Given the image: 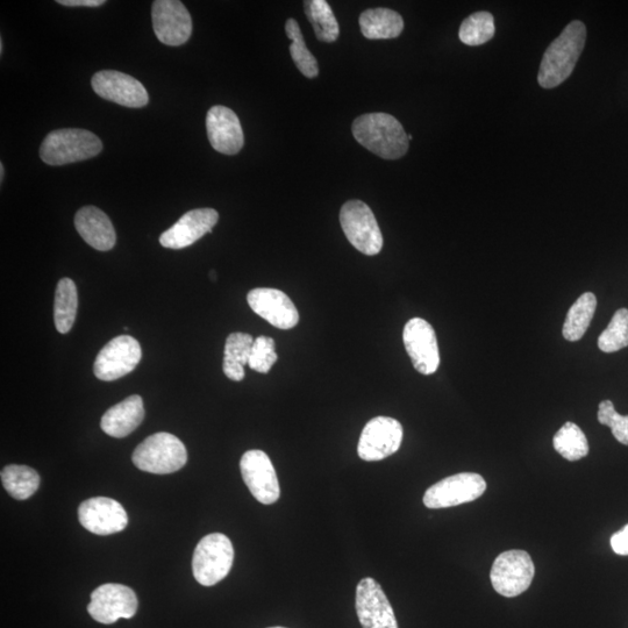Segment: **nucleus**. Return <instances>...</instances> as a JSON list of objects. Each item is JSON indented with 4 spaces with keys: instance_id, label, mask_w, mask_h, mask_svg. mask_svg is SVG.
Here are the masks:
<instances>
[{
    "instance_id": "nucleus-1",
    "label": "nucleus",
    "mask_w": 628,
    "mask_h": 628,
    "mask_svg": "<svg viewBox=\"0 0 628 628\" xmlns=\"http://www.w3.org/2000/svg\"><path fill=\"white\" fill-rule=\"evenodd\" d=\"M352 131L360 145L382 159H401L409 151V135L390 114H363L354 120Z\"/></svg>"
},
{
    "instance_id": "nucleus-2",
    "label": "nucleus",
    "mask_w": 628,
    "mask_h": 628,
    "mask_svg": "<svg viewBox=\"0 0 628 628\" xmlns=\"http://www.w3.org/2000/svg\"><path fill=\"white\" fill-rule=\"evenodd\" d=\"M587 40V27L582 21H572L555 39L542 57L538 82L544 89H553L573 74Z\"/></svg>"
},
{
    "instance_id": "nucleus-3",
    "label": "nucleus",
    "mask_w": 628,
    "mask_h": 628,
    "mask_svg": "<svg viewBox=\"0 0 628 628\" xmlns=\"http://www.w3.org/2000/svg\"><path fill=\"white\" fill-rule=\"evenodd\" d=\"M102 151V141L96 134L80 128H64L47 135L40 147V157L48 166H66L92 159Z\"/></svg>"
},
{
    "instance_id": "nucleus-4",
    "label": "nucleus",
    "mask_w": 628,
    "mask_h": 628,
    "mask_svg": "<svg viewBox=\"0 0 628 628\" xmlns=\"http://www.w3.org/2000/svg\"><path fill=\"white\" fill-rule=\"evenodd\" d=\"M135 467L146 473L166 475L182 469L188 461L183 442L175 435L161 432L151 435L133 453Z\"/></svg>"
},
{
    "instance_id": "nucleus-5",
    "label": "nucleus",
    "mask_w": 628,
    "mask_h": 628,
    "mask_svg": "<svg viewBox=\"0 0 628 628\" xmlns=\"http://www.w3.org/2000/svg\"><path fill=\"white\" fill-rule=\"evenodd\" d=\"M234 560V549L230 539L223 533L206 535L195 549L192 570L199 584L212 587L230 574Z\"/></svg>"
},
{
    "instance_id": "nucleus-6",
    "label": "nucleus",
    "mask_w": 628,
    "mask_h": 628,
    "mask_svg": "<svg viewBox=\"0 0 628 628\" xmlns=\"http://www.w3.org/2000/svg\"><path fill=\"white\" fill-rule=\"evenodd\" d=\"M342 230L359 252L368 256L382 251L383 237L373 211L366 203L349 201L340 211Z\"/></svg>"
},
{
    "instance_id": "nucleus-7",
    "label": "nucleus",
    "mask_w": 628,
    "mask_h": 628,
    "mask_svg": "<svg viewBox=\"0 0 628 628\" xmlns=\"http://www.w3.org/2000/svg\"><path fill=\"white\" fill-rule=\"evenodd\" d=\"M535 574L534 563L525 551L504 552L491 569L492 587L504 597H517L531 587Z\"/></svg>"
},
{
    "instance_id": "nucleus-8",
    "label": "nucleus",
    "mask_w": 628,
    "mask_h": 628,
    "mask_svg": "<svg viewBox=\"0 0 628 628\" xmlns=\"http://www.w3.org/2000/svg\"><path fill=\"white\" fill-rule=\"evenodd\" d=\"M485 490L487 483L481 475L461 473L444 478L425 492L424 504L428 509H447L476 501Z\"/></svg>"
},
{
    "instance_id": "nucleus-9",
    "label": "nucleus",
    "mask_w": 628,
    "mask_h": 628,
    "mask_svg": "<svg viewBox=\"0 0 628 628\" xmlns=\"http://www.w3.org/2000/svg\"><path fill=\"white\" fill-rule=\"evenodd\" d=\"M138 611L135 592L123 584H103L91 594L89 615L96 622L111 625L119 619H131Z\"/></svg>"
},
{
    "instance_id": "nucleus-10",
    "label": "nucleus",
    "mask_w": 628,
    "mask_h": 628,
    "mask_svg": "<svg viewBox=\"0 0 628 628\" xmlns=\"http://www.w3.org/2000/svg\"><path fill=\"white\" fill-rule=\"evenodd\" d=\"M142 358L139 341L130 335L112 339L95 361L94 373L98 380L111 382L132 373Z\"/></svg>"
},
{
    "instance_id": "nucleus-11",
    "label": "nucleus",
    "mask_w": 628,
    "mask_h": 628,
    "mask_svg": "<svg viewBox=\"0 0 628 628\" xmlns=\"http://www.w3.org/2000/svg\"><path fill=\"white\" fill-rule=\"evenodd\" d=\"M402 441L403 426L398 420L376 417L363 428L358 454L365 461H381L394 455L401 448Z\"/></svg>"
},
{
    "instance_id": "nucleus-12",
    "label": "nucleus",
    "mask_w": 628,
    "mask_h": 628,
    "mask_svg": "<svg viewBox=\"0 0 628 628\" xmlns=\"http://www.w3.org/2000/svg\"><path fill=\"white\" fill-rule=\"evenodd\" d=\"M403 341L413 367L420 374L432 375L440 366V353L434 328L421 318L406 323Z\"/></svg>"
},
{
    "instance_id": "nucleus-13",
    "label": "nucleus",
    "mask_w": 628,
    "mask_h": 628,
    "mask_svg": "<svg viewBox=\"0 0 628 628\" xmlns=\"http://www.w3.org/2000/svg\"><path fill=\"white\" fill-rule=\"evenodd\" d=\"M242 478L256 501L264 505L274 504L280 499V483L269 456L258 449L248 451L240 461Z\"/></svg>"
},
{
    "instance_id": "nucleus-14",
    "label": "nucleus",
    "mask_w": 628,
    "mask_h": 628,
    "mask_svg": "<svg viewBox=\"0 0 628 628\" xmlns=\"http://www.w3.org/2000/svg\"><path fill=\"white\" fill-rule=\"evenodd\" d=\"M156 38L167 46H182L191 37L192 19L187 7L178 0H156L152 9Z\"/></svg>"
},
{
    "instance_id": "nucleus-15",
    "label": "nucleus",
    "mask_w": 628,
    "mask_h": 628,
    "mask_svg": "<svg viewBox=\"0 0 628 628\" xmlns=\"http://www.w3.org/2000/svg\"><path fill=\"white\" fill-rule=\"evenodd\" d=\"M92 89L99 97L121 106L139 109L148 104L146 88L134 77L116 70H102L91 80Z\"/></svg>"
},
{
    "instance_id": "nucleus-16",
    "label": "nucleus",
    "mask_w": 628,
    "mask_h": 628,
    "mask_svg": "<svg viewBox=\"0 0 628 628\" xmlns=\"http://www.w3.org/2000/svg\"><path fill=\"white\" fill-rule=\"evenodd\" d=\"M356 612L363 628H398L394 609L374 578H363L358 584Z\"/></svg>"
},
{
    "instance_id": "nucleus-17",
    "label": "nucleus",
    "mask_w": 628,
    "mask_h": 628,
    "mask_svg": "<svg viewBox=\"0 0 628 628\" xmlns=\"http://www.w3.org/2000/svg\"><path fill=\"white\" fill-rule=\"evenodd\" d=\"M80 523L91 533L111 535L125 530L128 517L124 506L106 497L90 498L78 509Z\"/></svg>"
},
{
    "instance_id": "nucleus-18",
    "label": "nucleus",
    "mask_w": 628,
    "mask_h": 628,
    "mask_svg": "<svg viewBox=\"0 0 628 628\" xmlns=\"http://www.w3.org/2000/svg\"><path fill=\"white\" fill-rule=\"evenodd\" d=\"M247 301L258 316L280 330H291L298 324L299 314L296 306L281 290L254 289L249 292Z\"/></svg>"
},
{
    "instance_id": "nucleus-19",
    "label": "nucleus",
    "mask_w": 628,
    "mask_h": 628,
    "mask_svg": "<svg viewBox=\"0 0 628 628\" xmlns=\"http://www.w3.org/2000/svg\"><path fill=\"white\" fill-rule=\"evenodd\" d=\"M219 214L213 209H196L184 214L177 223L164 232L160 244L164 248L183 249L194 245L216 226Z\"/></svg>"
},
{
    "instance_id": "nucleus-20",
    "label": "nucleus",
    "mask_w": 628,
    "mask_h": 628,
    "mask_svg": "<svg viewBox=\"0 0 628 628\" xmlns=\"http://www.w3.org/2000/svg\"><path fill=\"white\" fill-rule=\"evenodd\" d=\"M206 130L211 146L225 155L238 154L244 147V132L237 114L228 107L213 106L206 117Z\"/></svg>"
},
{
    "instance_id": "nucleus-21",
    "label": "nucleus",
    "mask_w": 628,
    "mask_h": 628,
    "mask_svg": "<svg viewBox=\"0 0 628 628\" xmlns=\"http://www.w3.org/2000/svg\"><path fill=\"white\" fill-rule=\"evenodd\" d=\"M75 227L84 241L97 251H111L116 245L117 235L110 218L95 206H85L76 213Z\"/></svg>"
},
{
    "instance_id": "nucleus-22",
    "label": "nucleus",
    "mask_w": 628,
    "mask_h": 628,
    "mask_svg": "<svg viewBox=\"0 0 628 628\" xmlns=\"http://www.w3.org/2000/svg\"><path fill=\"white\" fill-rule=\"evenodd\" d=\"M144 419V401L139 395H133L107 410L102 418L101 427L110 437L121 439L137 430Z\"/></svg>"
},
{
    "instance_id": "nucleus-23",
    "label": "nucleus",
    "mask_w": 628,
    "mask_h": 628,
    "mask_svg": "<svg viewBox=\"0 0 628 628\" xmlns=\"http://www.w3.org/2000/svg\"><path fill=\"white\" fill-rule=\"evenodd\" d=\"M359 21L362 34L370 40L395 39L404 30L401 14L384 7L363 12Z\"/></svg>"
},
{
    "instance_id": "nucleus-24",
    "label": "nucleus",
    "mask_w": 628,
    "mask_h": 628,
    "mask_svg": "<svg viewBox=\"0 0 628 628\" xmlns=\"http://www.w3.org/2000/svg\"><path fill=\"white\" fill-rule=\"evenodd\" d=\"M254 339L251 334L235 332L228 335L225 345L224 373L235 382L245 378V366L251 358Z\"/></svg>"
},
{
    "instance_id": "nucleus-25",
    "label": "nucleus",
    "mask_w": 628,
    "mask_h": 628,
    "mask_svg": "<svg viewBox=\"0 0 628 628\" xmlns=\"http://www.w3.org/2000/svg\"><path fill=\"white\" fill-rule=\"evenodd\" d=\"M78 309L76 284L70 278H62L57 284L54 301V321L56 330L62 334L73 328Z\"/></svg>"
},
{
    "instance_id": "nucleus-26",
    "label": "nucleus",
    "mask_w": 628,
    "mask_h": 628,
    "mask_svg": "<svg viewBox=\"0 0 628 628\" xmlns=\"http://www.w3.org/2000/svg\"><path fill=\"white\" fill-rule=\"evenodd\" d=\"M596 308L597 298L591 292L578 298L567 314L565 325H563V337L572 342L581 340L588 331Z\"/></svg>"
},
{
    "instance_id": "nucleus-27",
    "label": "nucleus",
    "mask_w": 628,
    "mask_h": 628,
    "mask_svg": "<svg viewBox=\"0 0 628 628\" xmlns=\"http://www.w3.org/2000/svg\"><path fill=\"white\" fill-rule=\"evenodd\" d=\"M2 482L7 492L18 501H26L40 487V476L31 467L11 465L2 471Z\"/></svg>"
},
{
    "instance_id": "nucleus-28",
    "label": "nucleus",
    "mask_w": 628,
    "mask_h": 628,
    "mask_svg": "<svg viewBox=\"0 0 628 628\" xmlns=\"http://www.w3.org/2000/svg\"><path fill=\"white\" fill-rule=\"evenodd\" d=\"M304 9L319 41L326 44L337 41L340 34L338 20L325 0H308Z\"/></svg>"
},
{
    "instance_id": "nucleus-29",
    "label": "nucleus",
    "mask_w": 628,
    "mask_h": 628,
    "mask_svg": "<svg viewBox=\"0 0 628 628\" xmlns=\"http://www.w3.org/2000/svg\"><path fill=\"white\" fill-rule=\"evenodd\" d=\"M555 451L568 461H578L589 454L588 439L574 423H566L553 439Z\"/></svg>"
},
{
    "instance_id": "nucleus-30",
    "label": "nucleus",
    "mask_w": 628,
    "mask_h": 628,
    "mask_svg": "<svg viewBox=\"0 0 628 628\" xmlns=\"http://www.w3.org/2000/svg\"><path fill=\"white\" fill-rule=\"evenodd\" d=\"M285 32L292 41L290 45V54L297 68L308 78L317 77L319 74V66L316 57L312 55L308 47L305 45L301 27H299L295 19L290 18L285 24Z\"/></svg>"
},
{
    "instance_id": "nucleus-31",
    "label": "nucleus",
    "mask_w": 628,
    "mask_h": 628,
    "mask_svg": "<svg viewBox=\"0 0 628 628\" xmlns=\"http://www.w3.org/2000/svg\"><path fill=\"white\" fill-rule=\"evenodd\" d=\"M495 19L489 12H476L463 21L459 37L463 44L481 46L495 35Z\"/></svg>"
},
{
    "instance_id": "nucleus-32",
    "label": "nucleus",
    "mask_w": 628,
    "mask_h": 628,
    "mask_svg": "<svg viewBox=\"0 0 628 628\" xmlns=\"http://www.w3.org/2000/svg\"><path fill=\"white\" fill-rule=\"evenodd\" d=\"M628 346V310L620 309L612 317L606 330L598 338V347L604 353H615Z\"/></svg>"
},
{
    "instance_id": "nucleus-33",
    "label": "nucleus",
    "mask_w": 628,
    "mask_h": 628,
    "mask_svg": "<svg viewBox=\"0 0 628 628\" xmlns=\"http://www.w3.org/2000/svg\"><path fill=\"white\" fill-rule=\"evenodd\" d=\"M276 362L275 341L264 335L255 339L248 362L249 368L261 374H268Z\"/></svg>"
},
{
    "instance_id": "nucleus-34",
    "label": "nucleus",
    "mask_w": 628,
    "mask_h": 628,
    "mask_svg": "<svg viewBox=\"0 0 628 628\" xmlns=\"http://www.w3.org/2000/svg\"><path fill=\"white\" fill-rule=\"evenodd\" d=\"M598 421L611 428L613 437L628 446V416L619 415L611 401H603L598 408Z\"/></svg>"
},
{
    "instance_id": "nucleus-35",
    "label": "nucleus",
    "mask_w": 628,
    "mask_h": 628,
    "mask_svg": "<svg viewBox=\"0 0 628 628\" xmlns=\"http://www.w3.org/2000/svg\"><path fill=\"white\" fill-rule=\"evenodd\" d=\"M611 546L616 554L628 555V524L622 530L612 535Z\"/></svg>"
},
{
    "instance_id": "nucleus-36",
    "label": "nucleus",
    "mask_w": 628,
    "mask_h": 628,
    "mask_svg": "<svg viewBox=\"0 0 628 628\" xmlns=\"http://www.w3.org/2000/svg\"><path fill=\"white\" fill-rule=\"evenodd\" d=\"M57 4L63 6H85V7H98L105 4L104 0H57Z\"/></svg>"
},
{
    "instance_id": "nucleus-37",
    "label": "nucleus",
    "mask_w": 628,
    "mask_h": 628,
    "mask_svg": "<svg viewBox=\"0 0 628 628\" xmlns=\"http://www.w3.org/2000/svg\"><path fill=\"white\" fill-rule=\"evenodd\" d=\"M4 175H5V169H4V164H0V181H4Z\"/></svg>"
},
{
    "instance_id": "nucleus-38",
    "label": "nucleus",
    "mask_w": 628,
    "mask_h": 628,
    "mask_svg": "<svg viewBox=\"0 0 628 628\" xmlns=\"http://www.w3.org/2000/svg\"><path fill=\"white\" fill-rule=\"evenodd\" d=\"M4 51V42L3 40H0V54H3Z\"/></svg>"
},
{
    "instance_id": "nucleus-39",
    "label": "nucleus",
    "mask_w": 628,
    "mask_h": 628,
    "mask_svg": "<svg viewBox=\"0 0 628 628\" xmlns=\"http://www.w3.org/2000/svg\"><path fill=\"white\" fill-rule=\"evenodd\" d=\"M269 628H285V627L276 626V627H269Z\"/></svg>"
}]
</instances>
